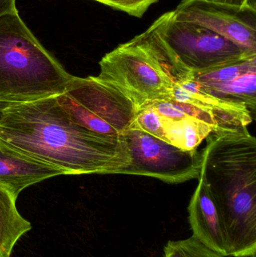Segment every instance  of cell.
<instances>
[{
	"label": "cell",
	"instance_id": "14",
	"mask_svg": "<svg viewBox=\"0 0 256 257\" xmlns=\"http://www.w3.org/2000/svg\"><path fill=\"white\" fill-rule=\"evenodd\" d=\"M158 117L159 133L157 139L186 151L197 149L202 141L213 133L210 126L189 116L177 119Z\"/></svg>",
	"mask_w": 256,
	"mask_h": 257
},
{
	"label": "cell",
	"instance_id": "6",
	"mask_svg": "<svg viewBox=\"0 0 256 257\" xmlns=\"http://www.w3.org/2000/svg\"><path fill=\"white\" fill-rule=\"evenodd\" d=\"M121 137L129 163L120 174L151 177L169 184L186 182L200 175L201 157L197 149H181L135 128H129Z\"/></svg>",
	"mask_w": 256,
	"mask_h": 257
},
{
	"label": "cell",
	"instance_id": "7",
	"mask_svg": "<svg viewBox=\"0 0 256 257\" xmlns=\"http://www.w3.org/2000/svg\"><path fill=\"white\" fill-rule=\"evenodd\" d=\"M66 93L82 105L84 120L90 130L102 136L119 137L136 117L133 102L96 77L74 76Z\"/></svg>",
	"mask_w": 256,
	"mask_h": 257
},
{
	"label": "cell",
	"instance_id": "16",
	"mask_svg": "<svg viewBox=\"0 0 256 257\" xmlns=\"http://www.w3.org/2000/svg\"><path fill=\"white\" fill-rule=\"evenodd\" d=\"M163 257H223L210 250L195 237L169 241L164 247Z\"/></svg>",
	"mask_w": 256,
	"mask_h": 257
},
{
	"label": "cell",
	"instance_id": "9",
	"mask_svg": "<svg viewBox=\"0 0 256 257\" xmlns=\"http://www.w3.org/2000/svg\"><path fill=\"white\" fill-rule=\"evenodd\" d=\"M193 79L215 97L245 107L255 114L256 56L194 74Z\"/></svg>",
	"mask_w": 256,
	"mask_h": 257
},
{
	"label": "cell",
	"instance_id": "1",
	"mask_svg": "<svg viewBox=\"0 0 256 257\" xmlns=\"http://www.w3.org/2000/svg\"><path fill=\"white\" fill-rule=\"evenodd\" d=\"M0 145L64 175L120 174L129 163L121 136H102L76 124L56 96L2 108Z\"/></svg>",
	"mask_w": 256,
	"mask_h": 257
},
{
	"label": "cell",
	"instance_id": "17",
	"mask_svg": "<svg viewBox=\"0 0 256 257\" xmlns=\"http://www.w3.org/2000/svg\"><path fill=\"white\" fill-rule=\"evenodd\" d=\"M106 6L126 12L129 15L141 18L151 5L158 0H95Z\"/></svg>",
	"mask_w": 256,
	"mask_h": 257
},
{
	"label": "cell",
	"instance_id": "18",
	"mask_svg": "<svg viewBox=\"0 0 256 257\" xmlns=\"http://www.w3.org/2000/svg\"><path fill=\"white\" fill-rule=\"evenodd\" d=\"M16 12V0H0V17Z\"/></svg>",
	"mask_w": 256,
	"mask_h": 257
},
{
	"label": "cell",
	"instance_id": "10",
	"mask_svg": "<svg viewBox=\"0 0 256 257\" xmlns=\"http://www.w3.org/2000/svg\"><path fill=\"white\" fill-rule=\"evenodd\" d=\"M166 99L190 104L207 111L216 119L223 132L247 127L253 120V116L247 108L215 97L192 78L174 84Z\"/></svg>",
	"mask_w": 256,
	"mask_h": 257
},
{
	"label": "cell",
	"instance_id": "8",
	"mask_svg": "<svg viewBox=\"0 0 256 257\" xmlns=\"http://www.w3.org/2000/svg\"><path fill=\"white\" fill-rule=\"evenodd\" d=\"M174 20L205 27L256 54L255 6L243 7L206 0H183L172 11Z\"/></svg>",
	"mask_w": 256,
	"mask_h": 257
},
{
	"label": "cell",
	"instance_id": "2",
	"mask_svg": "<svg viewBox=\"0 0 256 257\" xmlns=\"http://www.w3.org/2000/svg\"><path fill=\"white\" fill-rule=\"evenodd\" d=\"M201 174L220 219L228 256L255 257L256 140L247 127L210 133Z\"/></svg>",
	"mask_w": 256,
	"mask_h": 257
},
{
	"label": "cell",
	"instance_id": "13",
	"mask_svg": "<svg viewBox=\"0 0 256 257\" xmlns=\"http://www.w3.org/2000/svg\"><path fill=\"white\" fill-rule=\"evenodd\" d=\"M130 41L153 60L173 86L192 78V73L180 64L172 51L162 40L154 24Z\"/></svg>",
	"mask_w": 256,
	"mask_h": 257
},
{
	"label": "cell",
	"instance_id": "15",
	"mask_svg": "<svg viewBox=\"0 0 256 257\" xmlns=\"http://www.w3.org/2000/svg\"><path fill=\"white\" fill-rule=\"evenodd\" d=\"M17 198L0 185V257H11L18 240L32 229L16 207Z\"/></svg>",
	"mask_w": 256,
	"mask_h": 257
},
{
	"label": "cell",
	"instance_id": "19",
	"mask_svg": "<svg viewBox=\"0 0 256 257\" xmlns=\"http://www.w3.org/2000/svg\"><path fill=\"white\" fill-rule=\"evenodd\" d=\"M211 3H219V4L228 5V6L243 7L249 3V0H206Z\"/></svg>",
	"mask_w": 256,
	"mask_h": 257
},
{
	"label": "cell",
	"instance_id": "3",
	"mask_svg": "<svg viewBox=\"0 0 256 257\" xmlns=\"http://www.w3.org/2000/svg\"><path fill=\"white\" fill-rule=\"evenodd\" d=\"M73 77L42 46L18 12L0 17V109L63 94Z\"/></svg>",
	"mask_w": 256,
	"mask_h": 257
},
{
	"label": "cell",
	"instance_id": "4",
	"mask_svg": "<svg viewBox=\"0 0 256 257\" xmlns=\"http://www.w3.org/2000/svg\"><path fill=\"white\" fill-rule=\"evenodd\" d=\"M153 24L180 64L192 74L256 56L205 27L176 21L171 12Z\"/></svg>",
	"mask_w": 256,
	"mask_h": 257
},
{
	"label": "cell",
	"instance_id": "11",
	"mask_svg": "<svg viewBox=\"0 0 256 257\" xmlns=\"http://www.w3.org/2000/svg\"><path fill=\"white\" fill-rule=\"evenodd\" d=\"M198 179V187L188 207L192 236L221 256H228L220 219L214 201L201 174Z\"/></svg>",
	"mask_w": 256,
	"mask_h": 257
},
{
	"label": "cell",
	"instance_id": "5",
	"mask_svg": "<svg viewBox=\"0 0 256 257\" xmlns=\"http://www.w3.org/2000/svg\"><path fill=\"white\" fill-rule=\"evenodd\" d=\"M99 66L96 78L120 90L137 110L153 101L168 99L172 90L171 81L131 41L105 54Z\"/></svg>",
	"mask_w": 256,
	"mask_h": 257
},
{
	"label": "cell",
	"instance_id": "12",
	"mask_svg": "<svg viewBox=\"0 0 256 257\" xmlns=\"http://www.w3.org/2000/svg\"><path fill=\"white\" fill-rule=\"evenodd\" d=\"M64 175L63 171L18 154L0 145V185L15 197L44 180Z\"/></svg>",
	"mask_w": 256,
	"mask_h": 257
}]
</instances>
